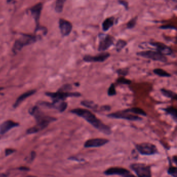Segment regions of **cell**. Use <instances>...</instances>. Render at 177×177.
Instances as JSON below:
<instances>
[{"label": "cell", "instance_id": "cell-1", "mask_svg": "<svg viewBox=\"0 0 177 177\" xmlns=\"http://www.w3.org/2000/svg\"><path fill=\"white\" fill-rule=\"evenodd\" d=\"M70 112L84 119L85 120L91 124L95 128L100 132L106 135H110L112 133L111 129L109 126L104 124L100 119L97 118L96 115L88 110L82 108H76L71 110Z\"/></svg>", "mask_w": 177, "mask_h": 177}, {"label": "cell", "instance_id": "cell-2", "mask_svg": "<svg viewBox=\"0 0 177 177\" xmlns=\"http://www.w3.org/2000/svg\"><path fill=\"white\" fill-rule=\"evenodd\" d=\"M37 40V37L29 34H22L19 39H17L15 43L13 50L15 53L19 52L26 45L33 43Z\"/></svg>", "mask_w": 177, "mask_h": 177}, {"label": "cell", "instance_id": "cell-3", "mask_svg": "<svg viewBox=\"0 0 177 177\" xmlns=\"http://www.w3.org/2000/svg\"><path fill=\"white\" fill-rule=\"evenodd\" d=\"M29 113L36 118L37 124H43L47 126L50 123L56 120V118L44 114L37 106H34L31 109Z\"/></svg>", "mask_w": 177, "mask_h": 177}, {"label": "cell", "instance_id": "cell-4", "mask_svg": "<svg viewBox=\"0 0 177 177\" xmlns=\"http://www.w3.org/2000/svg\"><path fill=\"white\" fill-rule=\"evenodd\" d=\"M47 96L50 97L53 102L64 101L69 97H80L82 95L79 92H64L58 90L56 93H46Z\"/></svg>", "mask_w": 177, "mask_h": 177}, {"label": "cell", "instance_id": "cell-5", "mask_svg": "<svg viewBox=\"0 0 177 177\" xmlns=\"http://www.w3.org/2000/svg\"><path fill=\"white\" fill-rule=\"evenodd\" d=\"M98 37L99 38L98 50L99 52H105L114 44V37L111 35L100 33Z\"/></svg>", "mask_w": 177, "mask_h": 177}, {"label": "cell", "instance_id": "cell-6", "mask_svg": "<svg viewBox=\"0 0 177 177\" xmlns=\"http://www.w3.org/2000/svg\"><path fill=\"white\" fill-rule=\"evenodd\" d=\"M130 168L135 172L137 177H152L151 170L150 166L142 163H134Z\"/></svg>", "mask_w": 177, "mask_h": 177}, {"label": "cell", "instance_id": "cell-7", "mask_svg": "<svg viewBox=\"0 0 177 177\" xmlns=\"http://www.w3.org/2000/svg\"><path fill=\"white\" fill-rule=\"evenodd\" d=\"M136 55L138 56L151 59L153 61H160L162 63H166L168 61L167 58L166 56L154 50H145L137 52Z\"/></svg>", "mask_w": 177, "mask_h": 177}, {"label": "cell", "instance_id": "cell-8", "mask_svg": "<svg viewBox=\"0 0 177 177\" xmlns=\"http://www.w3.org/2000/svg\"><path fill=\"white\" fill-rule=\"evenodd\" d=\"M136 148L140 154L142 155H153L158 153L156 145L151 143H141L137 144Z\"/></svg>", "mask_w": 177, "mask_h": 177}, {"label": "cell", "instance_id": "cell-9", "mask_svg": "<svg viewBox=\"0 0 177 177\" xmlns=\"http://www.w3.org/2000/svg\"><path fill=\"white\" fill-rule=\"evenodd\" d=\"M107 116L110 118L116 119H123L131 121H141L142 119L140 116L133 114L131 113L127 112L124 110L122 111H118L116 112L112 113L107 115Z\"/></svg>", "mask_w": 177, "mask_h": 177}, {"label": "cell", "instance_id": "cell-10", "mask_svg": "<svg viewBox=\"0 0 177 177\" xmlns=\"http://www.w3.org/2000/svg\"><path fill=\"white\" fill-rule=\"evenodd\" d=\"M150 46L152 47V50H155V51L158 52L164 56H171L174 54L173 50L170 47L165 45L163 43L158 42H150L147 43ZM148 46V47H150Z\"/></svg>", "mask_w": 177, "mask_h": 177}, {"label": "cell", "instance_id": "cell-11", "mask_svg": "<svg viewBox=\"0 0 177 177\" xmlns=\"http://www.w3.org/2000/svg\"><path fill=\"white\" fill-rule=\"evenodd\" d=\"M103 174L106 175H121L122 177H137L132 174L128 169L124 168L114 167L109 168L104 171Z\"/></svg>", "mask_w": 177, "mask_h": 177}, {"label": "cell", "instance_id": "cell-12", "mask_svg": "<svg viewBox=\"0 0 177 177\" xmlns=\"http://www.w3.org/2000/svg\"><path fill=\"white\" fill-rule=\"evenodd\" d=\"M111 55L108 52H101L96 56L86 55L83 58V61L86 63H103L109 58Z\"/></svg>", "mask_w": 177, "mask_h": 177}, {"label": "cell", "instance_id": "cell-13", "mask_svg": "<svg viewBox=\"0 0 177 177\" xmlns=\"http://www.w3.org/2000/svg\"><path fill=\"white\" fill-rule=\"evenodd\" d=\"M109 140L106 139L95 138L87 140L84 145V148H98L102 147L109 142Z\"/></svg>", "mask_w": 177, "mask_h": 177}, {"label": "cell", "instance_id": "cell-14", "mask_svg": "<svg viewBox=\"0 0 177 177\" xmlns=\"http://www.w3.org/2000/svg\"><path fill=\"white\" fill-rule=\"evenodd\" d=\"M59 27L62 36L63 37H67L70 34L72 30L73 26L70 21L64 19H60Z\"/></svg>", "mask_w": 177, "mask_h": 177}, {"label": "cell", "instance_id": "cell-15", "mask_svg": "<svg viewBox=\"0 0 177 177\" xmlns=\"http://www.w3.org/2000/svg\"><path fill=\"white\" fill-rule=\"evenodd\" d=\"M42 7H43V4L42 3H39L37 4L36 5L30 8L31 13L33 17L34 18L36 24H37V29L39 28V20L40 18L41 13L42 11Z\"/></svg>", "mask_w": 177, "mask_h": 177}, {"label": "cell", "instance_id": "cell-16", "mask_svg": "<svg viewBox=\"0 0 177 177\" xmlns=\"http://www.w3.org/2000/svg\"><path fill=\"white\" fill-rule=\"evenodd\" d=\"M19 126L17 123L11 120L5 121L1 124H0V135L3 134L8 132V131Z\"/></svg>", "mask_w": 177, "mask_h": 177}, {"label": "cell", "instance_id": "cell-17", "mask_svg": "<svg viewBox=\"0 0 177 177\" xmlns=\"http://www.w3.org/2000/svg\"><path fill=\"white\" fill-rule=\"evenodd\" d=\"M36 92V90H29L28 92L24 93L22 95H20L19 97H18L17 99L16 100V102H15L14 105V107L15 108H17V106H19L25 99L28 98V97L33 95Z\"/></svg>", "mask_w": 177, "mask_h": 177}, {"label": "cell", "instance_id": "cell-18", "mask_svg": "<svg viewBox=\"0 0 177 177\" xmlns=\"http://www.w3.org/2000/svg\"><path fill=\"white\" fill-rule=\"evenodd\" d=\"M115 23V18L114 17H110L107 18L102 24V28L104 32H106L111 27L114 26Z\"/></svg>", "mask_w": 177, "mask_h": 177}, {"label": "cell", "instance_id": "cell-19", "mask_svg": "<svg viewBox=\"0 0 177 177\" xmlns=\"http://www.w3.org/2000/svg\"><path fill=\"white\" fill-rule=\"evenodd\" d=\"M80 105H82L83 106H85L86 108H88L93 110H96L98 108V105L91 100H83L80 102Z\"/></svg>", "mask_w": 177, "mask_h": 177}, {"label": "cell", "instance_id": "cell-20", "mask_svg": "<svg viewBox=\"0 0 177 177\" xmlns=\"http://www.w3.org/2000/svg\"><path fill=\"white\" fill-rule=\"evenodd\" d=\"M46 127H47L46 126L42 125V124H37V125L33 127L28 129L27 131V134H36L37 132H39L40 131L43 130L44 129H45Z\"/></svg>", "mask_w": 177, "mask_h": 177}, {"label": "cell", "instance_id": "cell-21", "mask_svg": "<svg viewBox=\"0 0 177 177\" xmlns=\"http://www.w3.org/2000/svg\"><path fill=\"white\" fill-rule=\"evenodd\" d=\"M127 112L131 113L133 114L140 115L142 116H147V113L143 110L139 108H132L125 110Z\"/></svg>", "mask_w": 177, "mask_h": 177}, {"label": "cell", "instance_id": "cell-22", "mask_svg": "<svg viewBox=\"0 0 177 177\" xmlns=\"http://www.w3.org/2000/svg\"><path fill=\"white\" fill-rule=\"evenodd\" d=\"M160 91L163 96H164L167 98L171 99L172 100H175L177 99V94L171 90L166 89L165 88H162L161 89Z\"/></svg>", "mask_w": 177, "mask_h": 177}, {"label": "cell", "instance_id": "cell-23", "mask_svg": "<svg viewBox=\"0 0 177 177\" xmlns=\"http://www.w3.org/2000/svg\"><path fill=\"white\" fill-rule=\"evenodd\" d=\"M163 110L166 112L167 114L171 115L175 122L177 121V109L175 108H174V106H169Z\"/></svg>", "mask_w": 177, "mask_h": 177}, {"label": "cell", "instance_id": "cell-24", "mask_svg": "<svg viewBox=\"0 0 177 177\" xmlns=\"http://www.w3.org/2000/svg\"><path fill=\"white\" fill-rule=\"evenodd\" d=\"M153 73L160 77H169L171 76V74L161 68H157L153 70Z\"/></svg>", "mask_w": 177, "mask_h": 177}, {"label": "cell", "instance_id": "cell-25", "mask_svg": "<svg viewBox=\"0 0 177 177\" xmlns=\"http://www.w3.org/2000/svg\"><path fill=\"white\" fill-rule=\"evenodd\" d=\"M127 43L126 41L123 40H119L116 42L115 44V50L117 52H120L123 48L125 47L127 45Z\"/></svg>", "mask_w": 177, "mask_h": 177}, {"label": "cell", "instance_id": "cell-26", "mask_svg": "<svg viewBox=\"0 0 177 177\" xmlns=\"http://www.w3.org/2000/svg\"><path fill=\"white\" fill-rule=\"evenodd\" d=\"M65 2H66V1H64V0H57V1L56 2L55 7V11L57 13H60L63 11Z\"/></svg>", "mask_w": 177, "mask_h": 177}, {"label": "cell", "instance_id": "cell-27", "mask_svg": "<svg viewBox=\"0 0 177 177\" xmlns=\"http://www.w3.org/2000/svg\"><path fill=\"white\" fill-rule=\"evenodd\" d=\"M137 20H138V17H135L134 18L131 19L127 23L126 26H127V29H132L135 28L136 24H137Z\"/></svg>", "mask_w": 177, "mask_h": 177}, {"label": "cell", "instance_id": "cell-28", "mask_svg": "<svg viewBox=\"0 0 177 177\" xmlns=\"http://www.w3.org/2000/svg\"><path fill=\"white\" fill-rule=\"evenodd\" d=\"M116 83L118 84H124V85H130L132 83V81L129 79H126L125 77L121 76L118 78L116 80Z\"/></svg>", "mask_w": 177, "mask_h": 177}, {"label": "cell", "instance_id": "cell-29", "mask_svg": "<svg viewBox=\"0 0 177 177\" xmlns=\"http://www.w3.org/2000/svg\"><path fill=\"white\" fill-rule=\"evenodd\" d=\"M116 73H118L119 76H121L123 77H125L126 76H128L129 72V70L128 68H121L116 70Z\"/></svg>", "mask_w": 177, "mask_h": 177}, {"label": "cell", "instance_id": "cell-30", "mask_svg": "<svg viewBox=\"0 0 177 177\" xmlns=\"http://www.w3.org/2000/svg\"><path fill=\"white\" fill-rule=\"evenodd\" d=\"M108 95L109 96L112 97L116 95V90L114 83L111 84L108 90Z\"/></svg>", "mask_w": 177, "mask_h": 177}, {"label": "cell", "instance_id": "cell-31", "mask_svg": "<svg viewBox=\"0 0 177 177\" xmlns=\"http://www.w3.org/2000/svg\"><path fill=\"white\" fill-rule=\"evenodd\" d=\"M168 174L172 177H177V168L176 167L171 166L167 171Z\"/></svg>", "mask_w": 177, "mask_h": 177}, {"label": "cell", "instance_id": "cell-32", "mask_svg": "<svg viewBox=\"0 0 177 177\" xmlns=\"http://www.w3.org/2000/svg\"><path fill=\"white\" fill-rule=\"evenodd\" d=\"M72 86L71 84H64L62 87L60 88L58 90L61 91V92H69L70 90H72Z\"/></svg>", "mask_w": 177, "mask_h": 177}, {"label": "cell", "instance_id": "cell-33", "mask_svg": "<svg viewBox=\"0 0 177 177\" xmlns=\"http://www.w3.org/2000/svg\"><path fill=\"white\" fill-rule=\"evenodd\" d=\"M159 29H162V30H168V29H171V30H176V28L173 25L171 24H166V25H163V26H160L159 27Z\"/></svg>", "mask_w": 177, "mask_h": 177}, {"label": "cell", "instance_id": "cell-34", "mask_svg": "<svg viewBox=\"0 0 177 177\" xmlns=\"http://www.w3.org/2000/svg\"><path fill=\"white\" fill-rule=\"evenodd\" d=\"M119 5H122L124 6V8L126 11L128 10L129 9V4L128 2L125 1H119Z\"/></svg>", "mask_w": 177, "mask_h": 177}, {"label": "cell", "instance_id": "cell-35", "mask_svg": "<svg viewBox=\"0 0 177 177\" xmlns=\"http://www.w3.org/2000/svg\"><path fill=\"white\" fill-rule=\"evenodd\" d=\"M15 152V150L14 149H7L5 150V155L6 156H8L10 155L12 153H14Z\"/></svg>", "mask_w": 177, "mask_h": 177}, {"label": "cell", "instance_id": "cell-36", "mask_svg": "<svg viewBox=\"0 0 177 177\" xmlns=\"http://www.w3.org/2000/svg\"><path fill=\"white\" fill-rule=\"evenodd\" d=\"M102 111H110L111 110V107L109 106H103L100 108Z\"/></svg>", "mask_w": 177, "mask_h": 177}, {"label": "cell", "instance_id": "cell-37", "mask_svg": "<svg viewBox=\"0 0 177 177\" xmlns=\"http://www.w3.org/2000/svg\"><path fill=\"white\" fill-rule=\"evenodd\" d=\"M36 155V153L34 152H32V153H31V161H33Z\"/></svg>", "mask_w": 177, "mask_h": 177}, {"label": "cell", "instance_id": "cell-38", "mask_svg": "<svg viewBox=\"0 0 177 177\" xmlns=\"http://www.w3.org/2000/svg\"><path fill=\"white\" fill-rule=\"evenodd\" d=\"M20 170L22 171H29V169L28 168L26 167H20L19 168Z\"/></svg>", "mask_w": 177, "mask_h": 177}, {"label": "cell", "instance_id": "cell-39", "mask_svg": "<svg viewBox=\"0 0 177 177\" xmlns=\"http://www.w3.org/2000/svg\"><path fill=\"white\" fill-rule=\"evenodd\" d=\"M173 160L175 162V164H177V157H176V156H174V158H173Z\"/></svg>", "mask_w": 177, "mask_h": 177}, {"label": "cell", "instance_id": "cell-40", "mask_svg": "<svg viewBox=\"0 0 177 177\" xmlns=\"http://www.w3.org/2000/svg\"><path fill=\"white\" fill-rule=\"evenodd\" d=\"M74 85L76 86H79L80 85V84L79 83H76L74 84Z\"/></svg>", "mask_w": 177, "mask_h": 177}, {"label": "cell", "instance_id": "cell-41", "mask_svg": "<svg viewBox=\"0 0 177 177\" xmlns=\"http://www.w3.org/2000/svg\"><path fill=\"white\" fill-rule=\"evenodd\" d=\"M27 177H36L35 176H28Z\"/></svg>", "mask_w": 177, "mask_h": 177}, {"label": "cell", "instance_id": "cell-42", "mask_svg": "<svg viewBox=\"0 0 177 177\" xmlns=\"http://www.w3.org/2000/svg\"><path fill=\"white\" fill-rule=\"evenodd\" d=\"M3 88H0V90H2V89H3Z\"/></svg>", "mask_w": 177, "mask_h": 177}]
</instances>
